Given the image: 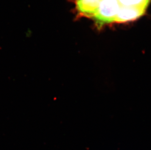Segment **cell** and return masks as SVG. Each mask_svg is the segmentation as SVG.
Instances as JSON below:
<instances>
[{"label":"cell","instance_id":"obj_1","mask_svg":"<svg viewBox=\"0 0 151 150\" xmlns=\"http://www.w3.org/2000/svg\"><path fill=\"white\" fill-rule=\"evenodd\" d=\"M151 0H74L77 13L99 26L133 21L143 15Z\"/></svg>","mask_w":151,"mask_h":150}]
</instances>
